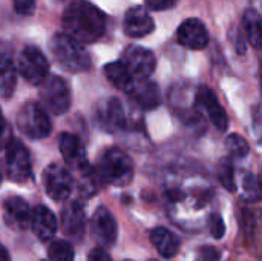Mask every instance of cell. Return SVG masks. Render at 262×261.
Here are the masks:
<instances>
[{
  "mask_svg": "<svg viewBox=\"0 0 262 261\" xmlns=\"http://www.w3.org/2000/svg\"><path fill=\"white\" fill-rule=\"evenodd\" d=\"M66 34L81 43H94L106 31V17L101 9L88 0H72L61 17Z\"/></svg>",
  "mask_w": 262,
  "mask_h": 261,
  "instance_id": "6da1fadb",
  "label": "cell"
},
{
  "mask_svg": "<svg viewBox=\"0 0 262 261\" xmlns=\"http://www.w3.org/2000/svg\"><path fill=\"white\" fill-rule=\"evenodd\" d=\"M49 49L55 62L66 72L77 74L91 68V57L83 43L66 32L55 34L49 42Z\"/></svg>",
  "mask_w": 262,
  "mask_h": 261,
  "instance_id": "7a4b0ae2",
  "label": "cell"
},
{
  "mask_svg": "<svg viewBox=\"0 0 262 261\" xmlns=\"http://www.w3.org/2000/svg\"><path fill=\"white\" fill-rule=\"evenodd\" d=\"M95 169L103 185L107 183L114 186H126L130 183L134 175V166L129 155L118 148L106 149Z\"/></svg>",
  "mask_w": 262,
  "mask_h": 261,
  "instance_id": "3957f363",
  "label": "cell"
},
{
  "mask_svg": "<svg viewBox=\"0 0 262 261\" xmlns=\"http://www.w3.org/2000/svg\"><path fill=\"white\" fill-rule=\"evenodd\" d=\"M17 128L31 140H43L51 131L52 125L49 115L41 103L26 102L17 112Z\"/></svg>",
  "mask_w": 262,
  "mask_h": 261,
  "instance_id": "277c9868",
  "label": "cell"
},
{
  "mask_svg": "<svg viewBox=\"0 0 262 261\" xmlns=\"http://www.w3.org/2000/svg\"><path fill=\"white\" fill-rule=\"evenodd\" d=\"M40 103L54 115H63L71 108V89L58 75H48L40 85Z\"/></svg>",
  "mask_w": 262,
  "mask_h": 261,
  "instance_id": "5b68a950",
  "label": "cell"
},
{
  "mask_svg": "<svg viewBox=\"0 0 262 261\" xmlns=\"http://www.w3.org/2000/svg\"><path fill=\"white\" fill-rule=\"evenodd\" d=\"M5 171L9 180L25 183L32 174V163L28 148L17 138H9L5 148Z\"/></svg>",
  "mask_w": 262,
  "mask_h": 261,
  "instance_id": "8992f818",
  "label": "cell"
},
{
  "mask_svg": "<svg viewBox=\"0 0 262 261\" xmlns=\"http://www.w3.org/2000/svg\"><path fill=\"white\" fill-rule=\"evenodd\" d=\"M18 74L31 85L40 86L49 72V62L46 55L35 46L26 45L20 51L17 62Z\"/></svg>",
  "mask_w": 262,
  "mask_h": 261,
  "instance_id": "52a82bcc",
  "label": "cell"
},
{
  "mask_svg": "<svg viewBox=\"0 0 262 261\" xmlns=\"http://www.w3.org/2000/svg\"><path fill=\"white\" fill-rule=\"evenodd\" d=\"M43 185L51 200L64 202L72 192L74 178L68 168L60 163H51L43 172Z\"/></svg>",
  "mask_w": 262,
  "mask_h": 261,
  "instance_id": "ba28073f",
  "label": "cell"
},
{
  "mask_svg": "<svg viewBox=\"0 0 262 261\" xmlns=\"http://www.w3.org/2000/svg\"><path fill=\"white\" fill-rule=\"evenodd\" d=\"M121 60L124 62L130 74L138 80L149 78L155 71V55L152 54V51L143 46L132 45L126 48Z\"/></svg>",
  "mask_w": 262,
  "mask_h": 261,
  "instance_id": "9c48e42d",
  "label": "cell"
},
{
  "mask_svg": "<svg viewBox=\"0 0 262 261\" xmlns=\"http://www.w3.org/2000/svg\"><path fill=\"white\" fill-rule=\"evenodd\" d=\"M91 234L94 240L100 243L101 246H112L117 242L118 226H117L115 217L107 208L100 206L94 212L92 220H91Z\"/></svg>",
  "mask_w": 262,
  "mask_h": 261,
  "instance_id": "30bf717a",
  "label": "cell"
},
{
  "mask_svg": "<svg viewBox=\"0 0 262 261\" xmlns=\"http://www.w3.org/2000/svg\"><path fill=\"white\" fill-rule=\"evenodd\" d=\"M177 40L189 49H204L209 43V31L201 20L187 18L178 26Z\"/></svg>",
  "mask_w": 262,
  "mask_h": 261,
  "instance_id": "8fae6325",
  "label": "cell"
},
{
  "mask_svg": "<svg viewBox=\"0 0 262 261\" xmlns=\"http://www.w3.org/2000/svg\"><path fill=\"white\" fill-rule=\"evenodd\" d=\"M32 211L20 197H9L3 202V220L12 231H25L31 226Z\"/></svg>",
  "mask_w": 262,
  "mask_h": 261,
  "instance_id": "7c38bea8",
  "label": "cell"
},
{
  "mask_svg": "<svg viewBox=\"0 0 262 261\" xmlns=\"http://www.w3.org/2000/svg\"><path fill=\"white\" fill-rule=\"evenodd\" d=\"M61 229L69 238L75 242L83 240L86 232V211L78 202H71L63 208Z\"/></svg>",
  "mask_w": 262,
  "mask_h": 261,
  "instance_id": "4fadbf2b",
  "label": "cell"
},
{
  "mask_svg": "<svg viewBox=\"0 0 262 261\" xmlns=\"http://www.w3.org/2000/svg\"><path fill=\"white\" fill-rule=\"evenodd\" d=\"M196 103L207 114L209 120L213 123V126L218 131H226L227 129V125H229L227 114H226L224 108L220 105L215 92L210 88L201 86L198 89V92H196Z\"/></svg>",
  "mask_w": 262,
  "mask_h": 261,
  "instance_id": "5bb4252c",
  "label": "cell"
},
{
  "mask_svg": "<svg viewBox=\"0 0 262 261\" xmlns=\"http://www.w3.org/2000/svg\"><path fill=\"white\" fill-rule=\"evenodd\" d=\"M58 146H60L63 160L66 162V165L71 169L81 171L83 168H86L89 165L88 158H86V149L77 135H74L71 132H63L60 137Z\"/></svg>",
  "mask_w": 262,
  "mask_h": 261,
  "instance_id": "9a60e30c",
  "label": "cell"
},
{
  "mask_svg": "<svg viewBox=\"0 0 262 261\" xmlns=\"http://www.w3.org/2000/svg\"><path fill=\"white\" fill-rule=\"evenodd\" d=\"M126 94L141 109H155L161 103L160 88L155 82H150L149 78H144V80L135 78L134 85Z\"/></svg>",
  "mask_w": 262,
  "mask_h": 261,
  "instance_id": "2e32d148",
  "label": "cell"
},
{
  "mask_svg": "<svg viewBox=\"0 0 262 261\" xmlns=\"http://www.w3.org/2000/svg\"><path fill=\"white\" fill-rule=\"evenodd\" d=\"M155 28L154 18L144 6H134L124 15V32L132 38L149 35Z\"/></svg>",
  "mask_w": 262,
  "mask_h": 261,
  "instance_id": "e0dca14e",
  "label": "cell"
},
{
  "mask_svg": "<svg viewBox=\"0 0 262 261\" xmlns=\"http://www.w3.org/2000/svg\"><path fill=\"white\" fill-rule=\"evenodd\" d=\"M97 117H98L100 125L106 128L107 131L124 129L127 126V115H126L124 106L117 98H111L101 103L98 106Z\"/></svg>",
  "mask_w": 262,
  "mask_h": 261,
  "instance_id": "ac0fdd59",
  "label": "cell"
},
{
  "mask_svg": "<svg viewBox=\"0 0 262 261\" xmlns=\"http://www.w3.org/2000/svg\"><path fill=\"white\" fill-rule=\"evenodd\" d=\"M31 228H32V232L41 242H49L54 238L58 225H57V218L52 214V211L48 209L46 206L38 205V206H35V209H32Z\"/></svg>",
  "mask_w": 262,
  "mask_h": 261,
  "instance_id": "d6986e66",
  "label": "cell"
},
{
  "mask_svg": "<svg viewBox=\"0 0 262 261\" xmlns=\"http://www.w3.org/2000/svg\"><path fill=\"white\" fill-rule=\"evenodd\" d=\"M17 65L6 51H0V97L9 98L17 85Z\"/></svg>",
  "mask_w": 262,
  "mask_h": 261,
  "instance_id": "ffe728a7",
  "label": "cell"
},
{
  "mask_svg": "<svg viewBox=\"0 0 262 261\" xmlns=\"http://www.w3.org/2000/svg\"><path fill=\"white\" fill-rule=\"evenodd\" d=\"M150 242L164 258H173L180 249V240L166 228H157L150 234Z\"/></svg>",
  "mask_w": 262,
  "mask_h": 261,
  "instance_id": "44dd1931",
  "label": "cell"
},
{
  "mask_svg": "<svg viewBox=\"0 0 262 261\" xmlns=\"http://www.w3.org/2000/svg\"><path fill=\"white\" fill-rule=\"evenodd\" d=\"M104 75L115 88H118L124 92H127L135 82V77L130 74V71L127 69V66L124 65L123 60L107 63L104 66Z\"/></svg>",
  "mask_w": 262,
  "mask_h": 261,
  "instance_id": "7402d4cb",
  "label": "cell"
},
{
  "mask_svg": "<svg viewBox=\"0 0 262 261\" xmlns=\"http://www.w3.org/2000/svg\"><path fill=\"white\" fill-rule=\"evenodd\" d=\"M243 29L246 40L255 46L262 48V14L258 9H247L243 15Z\"/></svg>",
  "mask_w": 262,
  "mask_h": 261,
  "instance_id": "603a6c76",
  "label": "cell"
},
{
  "mask_svg": "<svg viewBox=\"0 0 262 261\" xmlns=\"http://www.w3.org/2000/svg\"><path fill=\"white\" fill-rule=\"evenodd\" d=\"M80 172V180H78V191L83 197L89 198L92 195H95L100 189V186L103 185L97 169L91 168L89 165L86 168H83Z\"/></svg>",
  "mask_w": 262,
  "mask_h": 261,
  "instance_id": "cb8c5ba5",
  "label": "cell"
},
{
  "mask_svg": "<svg viewBox=\"0 0 262 261\" xmlns=\"http://www.w3.org/2000/svg\"><path fill=\"white\" fill-rule=\"evenodd\" d=\"M241 191L243 197L250 202H258L262 198V182L253 174L244 172L241 175Z\"/></svg>",
  "mask_w": 262,
  "mask_h": 261,
  "instance_id": "d4e9b609",
  "label": "cell"
},
{
  "mask_svg": "<svg viewBox=\"0 0 262 261\" xmlns=\"http://www.w3.org/2000/svg\"><path fill=\"white\" fill-rule=\"evenodd\" d=\"M48 255L51 261H74V248L66 240H54L49 245Z\"/></svg>",
  "mask_w": 262,
  "mask_h": 261,
  "instance_id": "484cf974",
  "label": "cell"
},
{
  "mask_svg": "<svg viewBox=\"0 0 262 261\" xmlns=\"http://www.w3.org/2000/svg\"><path fill=\"white\" fill-rule=\"evenodd\" d=\"M218 178L221 182V185L229 191V192H235L236 191V180H235V169L230 160L224 158L221 160V163L218 165Z\"/></svg>",
  "mask_w": 262,
  "mask_h": 261,
  "instance_id": "4316f807",
  "label": "cell"
},
{
  "mask_svg": "<svg viewBox=\"0 0 262 261\" xmlns=\"http://www.w3.org/2000/svg\"><path fill=\"white\" fill-rule=\"evenodd\" d=\"M226 148L236 158H243L249 154V143L238 134H232L226 138Z\"/></svg>",
  "mask_w": 262,
  "mask_h": 261,
  "instance_id": "83f0119b",
  "label": "cell"
},
{
  "mask_svg": "<svg viewBox=\"0 0 262 261\" xmlns=\"http://www.w3.org/2000/svg\"><path fill=\"white\" fill-rule=\"evenodd\" d=\"M12 6L20 15H32L37 8V0H12Z\"/></svg>",
  "mask_w": 262,
  "mask_h": 261,
  "instance_id": "f1b7e54d",
  "label": "cell"
},
{
  "mask_svg": "<svg viewBox=\"0 0 262 261\" xmlns=\"http://www.w3.org/2000/svg\"><path fill=\"white\" fill-rule=\"evenodd\" d=\"M210 232H212V235L215 237V238H223V235H224V232H226V225H224V222H223V218L218 215V214H215V215H212L210 217Z\"/></svg>",
  "mask_w": 262,
  "mask_h": 261,
  "instance_id": "f546056e",
  "label": "cell"
},
{
  "mask_svg": "<svg viewBox=\"0 0 262 261\" xmlns=\"http://www.w3.org/2000/svg\"><path fill=\"white\" fill-rule=\"evenodd\" d=\"M178 0H146V6L150 11H167L177 5Z\"/></svg>",
  "mask_w": 262,
  "mask_h": 261,
  "instance_id": "4dcf8cb0",
  "label": "cell"
},
{
  "mask_svg": "<svg viewBox=\"0 0 262 261\" xmlns=\"http://www.w3.org/2000/svg\"><path fill=\"white\" fill-rule=\"evenodd\" d=\"M220 260V252L218 249L212 248V246H204L200 249V255L198 261H218Z\"/></svg>",
  "mask_w": 262,
  "mask_h": 261,
  "instance_id": "1f68e13d",
  "label": "cell"
},
{
  "mask_svg": "<svg viewBox=\"0 0 262 261\" xmlns=\"http://www.w3.org/2000/svg\"><path fill=\"white\" fill-rule=\"evenodd\" d=\"M89 261H112V258L103 248H94L89 252Z\"/></svg>",
  "mask_w": 262,
  "mask_h": 261,
  "instance_id": "d6a6232c",
  "label": "cell"
},
{
  "mask_svg": "<svg viewBox=\"0 0 262 261\" xmlns=\"http://www.w3.org/2000/svg\"><path fill=\"white\" fill-rule=\"evenodd\" d=\"M0 261H11L9 254H8V249L2 243H0Z\"/></svg>",
  "mask_w": 262,
  "mask_h": 261,
  "instance_id": "836d02e7",
  "label": "cell"
},
{
  "mask_svg": "<svg viewBox=\"0 0 262 261\" xmlns=\"http://www.w3.org/2000/svg\"><path fill=\"white\" fill-rule=\"evenodd\" d=\"M3 132H5V117H3L2 109H0V137H2Z\"/></svg>",
  "mask_w": 262,
  "mask_h": 261,
  "instance_id": "e575fe53",
  "label": "cell"
},
{
  "mask_svg": "<svg viewBox=\"0 0 262 261\" xmlns=\"http://www.w3.org/2000/svg\"><path fill=\"white\" fill-rule=\"evenodd\" d=\"M253 3H256L258 6H262V0H253Z\"/></svg>",
  "mask_w": 262,
  "mask_h": 261,
  "instance_id": "d590c367",
  "label": "cell"
},
{
  "mask_svg": "<svg viewBox=\"0 0 262 261\" xmlns=\"http://www.w3.org/2000/svg\"><path fill=\"white\" fill-rule=\"evenodd\" d=\"M0 183H2V171H0Z\"/></svg>",
  "mask_w": 262,
  "mask_h": 261,
  "instance_id": "8d00e7d4",
  "label": "cell"
}]
</instances>
